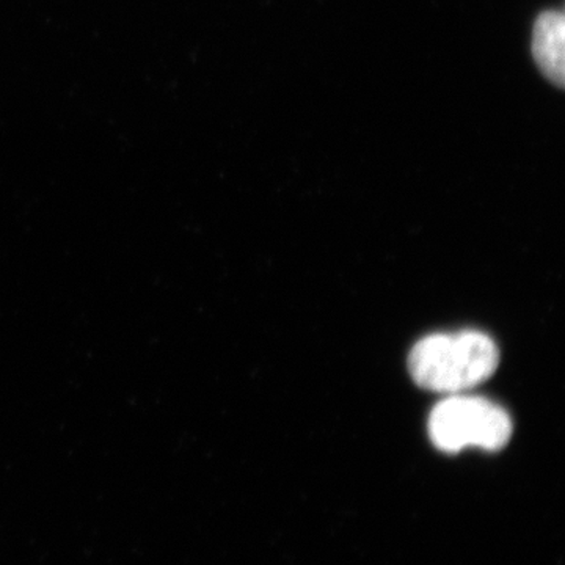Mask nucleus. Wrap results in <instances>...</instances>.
<instances>
[{
  "label": "nucleus",
  "mask_w": 565,
  "mask_h": 565,
  "mask_svg": "<svg viewBox=\"0 0 565 565\" xmlns=\"http://www.w3.org/2000/svg\"><path fill=\"white\" fill-rule=\"evenodd\" d=\"M565 20L561 11H545L537 18L533 32V55L539 70L557 87L565 79Z\"/></svg>",
  "instance_id": "7ed1b4c3"
},
{
  "label": "nucleus",
  "mask_w": 565,
  "mask_h": 565,
  "mask_svg": "<svg viewBox=\"0 0 565 565\" xmlns=\"http://www.w3.org/2000/svg\"><path fill=\"white\" fill-rule=\"evenodd\" d=\"M500 351L489 334L465 330L423 338L408 355L412 379L424 390L457 394L492 377Z\"/></svg>",
  "instance_id": "f257e3e1"
},
{
  "label": "nucleus",
  "mask_w": 565,
  "mask_h": 565,
  "mask_svg": "<svg viewBox=\"0 0 565 565\" xmlns=\"http://www.w3.org/2000/svg\"><path fill=\"white\" fill-rule=\"evenodd\" d=\"M429 435L445 452H459L470 446L498 451L511 440L512 419L504 408L484 397L457 393L430 412Z\"/></svg>",
  "instance_id": "f03ea898"
}]
</instances>
